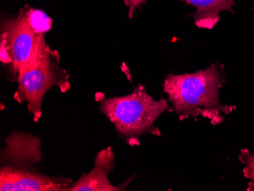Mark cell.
<instances>
[{"label":"cell","instance_id":"obj_1","mask_svg":"<svg viewBox=\"0 0 254 191\" xmlns=\"http://www.w3.org/2000/svg\"><path fill=\"white\" fill-rule=\"evenodd\" d=\"M225 82V66L215 63L193 73L168 74L163 91L180 121L203 118L212 125H220L235 105H222L219 92Z\"/></svg>","mask_w":254,"mask_h":191},{"label":"cell","instance_id":"obj_2","mask_svg":"<svg viewBox=\"0 0 254 191\" xmlns=\"http://www.w3.org/2000/svg\"><path fill=\"white\" fill-rule=\"evenodd\" d=\"M169 108L168 101L155 100L144 85L138 84L125 96L102 98L100 111L115 127L120 136L130 146L139 145L141 136L152 133L160 136L154 123Z\"/></svg>","mask_w":254,"mask_h":191},{"label":"cell","instance_id":"obj_3","mask_svg":"<svg viewBox=\"0 0 254 191\" xmlns=\"http://www.w3.org/2000/svg\"><path fill=\"white\" fill-rule=\"evenodd\" d=\"M68 74L62 69L60 55L44 44L37 55L18 69V89L14 98L17 102L27 103L28 113L34 122L42 116L43 99L46 92L53 87H58L65 92L70 88Z\"/></svg>","mask_w":254,"mask_h":191},{"label":"cell","instance_id":"obj_4","mask_svg":"<svg viewBox=\"0 0 254 191\" xmlns=\"http://www.w3.org/2000/svg\"><path fill=\"white\" fill-rule=\"evenodd\" d=\"M0 44L1 62L17 80L20 67L37 55L46 42L44 34L33 26L31 12L23 10L17 18L2 25Z\"/></svg>","mask_w":254,"mask_h":191},{"label":"cell","instance_id":"obj_5","mask_svg":"<svg viewBox=\"0 0 254 191\" xmlns=\"http://www.w3.org/2000/svg\"><path fill=\"white\" fill-rule=\"evenodd\" d=\"M74 182L70 178L51 177L32 168L2 165L1 191H69Z\"/></svg>","mask_w":254,"mask_h":191},{"label":"cell","instance_id":"obj_6","mask_svg":"<svg viewBox=\"0 0 254 191\" xmlns=\"http://www.w3.org/2000/svg\"><path fill=\"white\" fill-rule=\"evenodd\" d=\"M42 159L41 141L37 136L24 132H15L5 139L1 150L2 165L31 168Z\"/></svg>","mask_w":254,"mask_h":191},{"label":"cell","instance_id":"obj_7","mask_svg":"<svg viewBox=\"0 0 254 191\" xmlns=\"http://www.w3.org/2000/svg\"><path fill=\"white\" fill-rule=\"evenodd\" d=\"M115 168V153L111 146L97 153L94 167L71 187L69 191H120L123 188L113 185L109 181V174Z\"/></svg>","mask_w":254,"mask_h":191},{"label":"cell","instance_id":"obj_8","mask_svg":"<svg viewBox=\"0 0 254 191\" xmlns=\"http://www.w3.org/2000/svg\"><path fill=\"white\" fill-rule=\"evenodd\" d=\"M188 5L195 7L192 14L195 26L202 29L211 30L219 21V13L222 11L234 12L235 0H181Z\"/></svg>","mask_w":254,"mask_h":191},{"label":"cell","instance_id":"obj_9","mask_svg":"<svg viewBox=\"0 0 254 191\" xmlns=\"http://www.w3.org/2000/svg\"><path fill=\"white\" fill-rule=\"evenodd\" d=\"M239 159L244 165V176L249 181L247 191H254V153L247 149H241Z\"/></svg>","mask_w":254,"mask_h":191},{"label":"cell","instance_id":"obj_10","mask_svg":"<svg viewBox=\"0 0 254 191\" xmlns=\"http://www.w3.org/2000/svg\"><path fill=\"white\" fill-rule=\"evenodd\" d=\"M146 0H125V3L129 7V17L132 18L133 14L138 8H140Z\"/></svg>","mask_w":254,"mask_h":191}]
</instances>
